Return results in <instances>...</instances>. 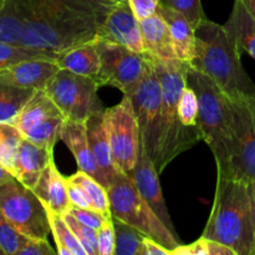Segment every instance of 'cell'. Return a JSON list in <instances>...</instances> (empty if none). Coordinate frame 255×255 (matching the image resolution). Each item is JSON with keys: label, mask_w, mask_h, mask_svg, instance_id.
I'll use <instances>...</instances> for the list:
<instances>
[{"label": "cell", "mask_w": 255, "mask_h": 255, "mask_svg": "<svg viewBox=\"0 0 255 255\" xmlns=\"http://www.w3.org/2000/svg\"><path fill=\"white\" fill-rule=\"evenodd\" d=\"M32 192L41 201L47 212L64 216L71 208L67 193V179L60 173L54 159L45 167Z\"/></svg>", "instance_id": "cell-17"}, {"label": "cell", "mask_w": 255, "mask_h": 255, "mask_svg": "<svg viewBox=\"0 0 255 255\" xmlns=\"http://www.w3.org/2000/svg\"><path fill=\"white\" fill-rule=\"evenodd\" d=\"M158 12L169 26L176 57L181 61L192 62L196 56V27L181 12L159 4Z\"/></svg>", "instance_id": "cell-19"}, {"label": "cell", "mask_w": 255, "mask_h": 255, "mask_svg": "<svg viewBox=\"0 0 255 255\" xmlns=\"http://www.w3.org/2000/svg\"><path fill=\"white\" fill-rule=\"evenodd\" d=\"M59 54L46 51V50L35 49L22 44H7L0 42V69H5L11 65L20 64L32 60H52L56 61Z\"/></svg>", "instance_id": "cell-26"}, {"label": "cell", "mask_w": 255, "mask_h": 255, "mask_svg": "<svg viewBox=\"0 0 255 255\" xmlns=\"http://www.w3.org/2000/svg\"><path fill=\"white\" fill-rule=\"evenodd\" d=\"M187 85L198 97V128L216 159L217 174L229 176L233 154L231 100L213 80L192 65L187 71Z\"/></svg>", "instance_id": "cell-5"}, {"label": "cell", "mask_w": 255, "mask_h": 255, "mask_svg": "<svg viewBox=\"0 0 255 255\" xmlns=\"http://www.w3.org/2000/svg\"><path fill=\"white\" fill-rule=\"evenodd\" d=\"M161 4L183 14L196 29L207 17L201 0H161Z\"/></svg>", "instance_id": "cell-35"}, {"label": "cell", "mask_w": 255, "mask_h": 255, "mask_svg": "<svg viewBox=\"0 0 255 255\" xmlns=\"http://www.w3.org/2000/svg\"><path fill=\"white\" fill-rule=\"evenodd\" d=\"M196 56L191 65L206 74L232 100L255 96V85L242 65V50L226 25L208 17L196 29Z\"/></svg>", "instance_id": "cell-2"}, {"label": "cell", "mask_w": 255, "mask_h": 255, "mask_svg": "<svg viewBox=\"0 0 255 255\" xmlns=\"http://www.w3.org/2000/svg\"><path fill=\"white\" fill-rule=\"evenodd\" d=\"M104 114L105 112L96 114L87 120V137H89L90 147H91L92 153L96 158L97 164H99L102 173L105 174L107 182L111 186L119 171L116 169L114 157H112L111 146H110L106 126H105Z\"/></svg>", "instance_id": "cell-21"}, {"label": "cell", "mask_w": 255, "mask_h": 255, "mask_svg": "<svg viewBox=\"0 0 255 255\" xmlns=\"http://www.w3.org/2000/svg\"><path fill=\"white\" fill-rule=\"evenodd\" d=\"M148 56L153 62L162 86L161 136L154 161V167L161 174L174 158L202 139V134L198 127L188 128L183 126L179 117V99L187 85V71L191 62Z\"/></svg>", "instance_id": "cell-4"}, {"label": "cell", "mask_w": 255, "mask_h": 255, "mask_svg": "<svg viewBox=\"0 0 255 255\" xmlns=\"http://www.w3.org/2000/svg\"><path fill=\"white\" fill-rule=\"evenodd\" d=\"M100 85L94 77L60 69L45 86V91L70 121L86 122L91 116L105 112L97 95Z\"/></svg>", "instance_id": "cell-8"}, {"label": "cell", "mask_w": 255, "mask_h": 255, "mask_svg": "<svg viewBox=\"0 0 255 255\" xmlns=\"http://www.w3.org/2000/svg\"><path fill=\"white\" fill-rule=\"evenodd\" d=\"M128 2L133 14L141 21L158 11L161 0H128Z\"/></svg>", "instance_id": "cell-38"}, {"label": "cell", "mask_w": 255, "mask_h": 255, "mask_svg": "<svg viewBox=\"0 0 255 255\" xmlns=\"http://www.w3.org/2000/svg\"><path fill=\"white\" fill-rule=\"evenodd\" d=\"M111 1H115V2H120V1H122V0H111Z\"/></svg>", "instance_id": "cell-44"}, {"label": "cell", "mask_w": 255, "mask_h": 255, "mask_svg": "<svg viewBox=\"0 0 255 255\" xmlns=\"http://www.w3.org/2000/svg\"><path fill=\"white\" fill-rule=\"evenodd\" d=\"M24 134L11 124H0V166L11 173Z\"/></svg>", "instance_id": "cell-31"}, {"label": "cell", "mask_w": 255, "mask_h": 255, "mask_svg": "<svg viewBox=\"0 0 255 255\" xmlns=\"http://www.w3.org/2000/svg\"><path fill=\"white\" fill-rule=\"evenodd\" d=\"M64 219L67 226L72 229L76 238L86 251L87 255H99V243H97V231L92 229L91 227L86 226L80 222L76 217L70 212L64 214Z\"/></svg>", "instance_id": "cell-33"}, {"label": "cell", "mask_w": 255, "mask_h": 255, "mask_svg": "<svg viewBox=\"0 0 255 255\" xmlns=\"http://www.w3.org/2000/svg\"><path fill=\"white\" fill-rule=\"evenodd\" d=\"M231 100L233 154L229 176L255 179V96Z\"/></svg>", "instance_id": "cell-12"}, {"label": "cell", "mask_w": 255, "mask_h": 255, "mask_svg": "<svg viewBox=\"0 0 255 255\" xmlns=\"http://www.w3.org/2000/svg\"><path fill=\"white\" fill-rule=\"evenodd\" d=\"M141 27L146 54L159 60L177 59L169 26L158 11L141 20Z\"/></svg>", "instance_id": "cell-20"}, {"label": "cell", "mask_w": 255, "mask_h": 255, "mask_svg": "<svg viewBox=\"0 0 255 255\" xmlns=\"http://www.w3.org/2000/svg\"><path fill=\"white\" fill-rule=\"evenodd\" d=\"M60 139L72 152L79 169L86 172L87 174L94 177L97 182H100L105 188L109 189L110 183L97 164L96 158L90 147L86 122L65 120L61 133H60Z\"/></svg>", "instance_id": "cell-15"}, {"label": "cell", "mask_w": 255, "mask_h": 255, "mask_svg": "<svg viewBox=\"0 0 255 255\" xmlns=\"http://www.w3.org/2000/svg\"><path fill=\"white\" fill-rule=\"evenodd\" d=\"M242 1L244 2V5H246L247 9L251 11V14L253 15L254 19H255V0H242Z\"/></svg>", "instance_id": "cell-43"}, {"label": "cell", "mask_w": 255, "mask_h": 255, "mask_svg": "<svg viewBox=\"0 0 255 255\" xmlns=\"http://www.w3.org/2000/svg\"><path fill=\"white\" fill-rule=\"evenodd\" d=\"M67 179V178H66ZM67 193H69V199L71 207H77V208H91V199L86 194V192L79 187L77 184L67 181Z\"/></svg>", "instance_id": "cell-40"}, {"label": "cell", "mask_w": 255, "mask_h": 255, "mask_svg": "<svg viewBox=\"0 0 255 255\" xmlns=\"http://www.w3.org/2000/svg\"><path fill=\"white\" fill-rule=\"evenodd\" d=\"M132 181L136 184L137 189L143 197L144 201L151 206L154 213L161 218V221L173 232L177 234L176 229H174L173 223H172L171 216L167 209L166 202H164L163 193H162L161 183H159L158 176L159 173L157 172L156 167H154L153 162L149 158L148 153H147L146 148H144L143 142L141 141V146H139V153L138 159L136 162V166L128 173ZM178 236V234H177Z\"/></svg>", "instance_id": "cell-14"}, {"label": "cell", "mask_w": 255, "mask_h": 255, "mask_svg": "<svg viewBox=\"0 0 255 255\" xmlns=\"http://www.w3.org/2000/svg\"><path fill=\"white\" fill-rule=\"evenodd\" d=\"M52 117H64L62 112L56 106L51 97L46 94L45 90H36L34 92L29 101L26 102L21 111L15 116L11 121L17 129H20L21 133H24L26 129L44 120L52 119Z\"/></svg>", "instance_id": "cell-23"}, {"label": "cell", "mask_w": 255, "mask_h": 255, "mask_svg": "<svg viewBox=\"0 0 255 255\" xmlns=\"http://www.w3.org/2000/svg\"><path fill=\"white\" fill-rule=\"evenodd\" d=\"M30 237L15 228L0 214V249L4 255H19Z\"/></svg>", "instance_id": "cell-32"}, {"label": "cell", "mask_w": 255, "mask_h": 255, "mask_svg": "<svg viewBox=\"0 0 255 255\" xmlns=\"http://www.w3.org/2000/svg\"><path fill=\"white\" fill-rule=\"evenodd\" d=\"M65 117H52L34 125L24 132V137L40 147L54 149L55 143L60 139Z\"/></svg>", "instance_id": "cell-30"}, {"label": "cell", "mask_w": 255, "mask_h": 255, "mask_svg": "<svg viewBox=\"0 0 255 255\" xmlns=\"http://www.w3.org/2000/svg\"><path fill=\"white\" fill-rule=\"evenodd\" d=\"M224 25L242 52H247L255 61V19L242 0H234L231 16Z\"/></svg>", "instance_id": "cell-24"}, {"label": "cell", "mask_w": 255, "mask_h": 255, "mask_svg": "<svg viewBox=\"0 0 255 255\" xmlns=\"http://www.w3.org/2000/svg\"><path fill=\"white\" fill-rule=\"evenodd\" d=\"M0 214L30 238L47 239L51 227L49 212L32 189L0 166Z\"/></svg>", "instance_id": "cell-7"}, {"label": "cell", "mask_w": 255, "mask_h": 255, "mask_svg": "<svg viewBox=\"0 0 255 255\" xmlns=\"http://www.w3.org/2000/svg\"><path fill=\"white\" fill-rule=\"evenodd\" d=\"M69 212L74 214L80 222H82V223L86 224V226L91 227L95 231H99L102 227V224H104V222L106 221L107 217H110L91 208H77V207H71V208L69 209Z\"/></svg>", "instance_id": "cell-37"}, {"label": "cell", "mask_w": 255, "mask_h": 255, "mask_svg": "<svg viewBox=\"0 0 255 255\" xmlns=\"http://www.w3.org/2000/svg\"><path fill=\"white\" fill-rule=\"evenodd\" d=\"M56 62L60 69L96 79L101 67V56L96 39L60 52Z\"/></svg>", "instance_id": "cell-22"}, {"label": "cell", "mask_w": 255, "mask_h": 255, "mask_svg": "<svg viewBox=\"0 0 255 255\" xmlns=\"http://www.w3.org/2000/svg\"><path fill=\"white\" fill-rule=\"evenodd\" d=\"M67 181L72 182V183L77 184L81 187L89 198L91 199L92 209L101 213L106 214V216H112L111 213V206H110V198H109V192L107 189L102 186L100 182H97L94 177L87 174L86 172L79 171L74 173L72 176L66 177Z\"/></svg>", "instance_id": "cell-28"}, {"label": "cell", "mask_w": 255, "mask_h": 255, "mask_svg": "<svg viewBox=\"0 0 255 255\" xmlns=\"http://www.w3.org/2000/svg\"><path fill=\"white\" fill-rule=\"evenodd\" d=\"M96 41L101 67L95 80L100 87H116L127 96L133 91L146 71L147 55L134 52L109 40L96 37Z\"/></svg>", "instance_id": "cell-11"}, {"label": "cell", "mask_w": 255, "mask_h": 255, "mask_svg": "<svg viewBox=\"0 0 255 255\" xmlns=\"http://www.w3.org/2000/svg\"><path fill=\"white\" fill-rule=\"evenodd\" d=\"M52 154L54 149L37 146L24 137L11 174L24 186L32 189L45 167L54 159Z\"/></svg>", "instance_id": "cell-18"}, {"label": "cell", "mask_w": 255, "mask_h": 255, "mask_svg": "<svg viewBox=\"0 0 255 255\" xmlns=\"http://www.w3.org/2000/svg\"><path fill=\"white\" fill-rule=\"evenodd\" d=\"M107 192L115 219L138 229L144 236L153 238L169 251L182 246L179 237L154 213L128 174L119 172Z\"/></svg>", "instance_id": "cell-6"}, {"label": "cell", "mask_w": 255, "mask_h": 255, "mask_svg": "<svg viewBox=\"0 0 255 255\" xmlns=\"http://www.w3.org/2000/svg\"><path fill=\"white\" fill-rule=\"evenodd\" d=\"M50 227L54 241L57 247L59 255H87L86 251L74 234L72 229L67 226L64 217L49 212Z\"/></svg>", "instance_id": "cell-27"}, {"label": "cell", "mask_w": 255, "mask_h": 255, "mask_svg": "<svg viewBox=\"0 0 255 255\" xmlns=\"http://www.w3.org/2000/svg\"><path fill=\"white\" fill-rule=\"evenodd\" d=\"M249 193H251L252 213H253V223H254V233H255V179L249 182ZM254 255H255V239H254Z\"/></svg>", "instance_id": "cell-42"}, {"label": "cell", "mask_w": 255, "mask_h": 255, "mask_svg": "<svg viewBox=\"0 0 255 255\" xmlns=\"http://www.w3.org/2000/svg\"><path fill=\"white\" fill-rule=\"evenodd\" d=\"M144 255H172V251L149 237H144Z\"/></svg>", "instance_id": "cell-41"}, {"label": "cell", "mask_w": 255, "mask_h": 255, "mask_svg": "<svg viewBox=\"0 0 255 255\" xmlns=\"http://www.w3.org/2000/svg\"><path fill=\"white\" fill-rule=\"evenodd\" d=\"M147 55V54H146ZM125 96V95H124ZM132 100L139 126L141 141L152 162L156 161L161 136L162 86L154 65L147 55V67L133 91L127 95Z\"/></svg>", "instance_id": "cell-9"}, {"label": "cell", "mask_w": 255, "mask_h": 255, "mask_svg": "<svg viewBox=\"0 0 255 255\" xmlns=\"http://www.w3.org/2000/svg\"><path fill=\"white\" fill-rule=\"evenodd\" d=\"M202 237L219 242L237 255H254V223L249 183L217 174L216 194Z\"/></svg>", "instance_id": "cell-3"}, {"label": "cell", "mask_w": 255, "mask_h": 255, "mask_svg": "<svg viewBox=\"0 0 255 255\" xmlns=\"http://www.w3.org/2000/svg\"><path fill=\"white\" fill-rule=\"evenodd\" d=\"M57 254V251L50 247L47 239H35L30 238L25 244L24 248L20 251L19 255H51Z\"/></svg>", "instance_id": "cell-39"}, {"label": "cell", "mask_w": 255, "mask_h": 255, "mask_svg": "<svg viewBox=\"0 0 255 255\" xmlns=\"http://www.w3.org/2000/svg\"><path fill=\"white\" fill-rule=\"evenodd\" d=\"M198 97L196 91L186 85L179 99V117L183 126L188 128L198 127Z\"/></svg>", "instance_id": "cell-34"}, {"label": "cell", "mask_w": 255, "mask_h": 255, "mask_svg": "<svg viewBox=\"0 0 255 255\" xmlns=\"http://www.w3.org/2000/svg\"><path fill=\"white\" fill-rule=\"evenodd\" d=\"M60 70L52 60H32L0 69V84L24 89L44 90L47 82Z\"/></svg>", "instance_id": "cell-16"}, {"label": "cell", "mask_w": 255, "mask_h": 255, "mask_svg": "<svg viewBox=\"0 0 255 255\" xmlns=\"http://www.w3.org/2000/svg\"><path fill=\"white\" fill-rule=\"evenodd\" d=\"M104 119L116 169L128 174L136 166L141 146V133L132 100L124 96L116 106L105 110Z\"/></svg>", "instance_id": "cell-10"}, {"label": "cell", "mask_w": 255, "mask_h": 255, "mask_svg": "<svg viewBox=\"0 0 255 255\" xmlns=\"http://www.w3.org/2000/svg\"><path fill=\"white\" fill-rule=\"evenodd\" d=\"M114 223L116 231L115 255H144V237L147 236L115 218Z\"/></svg>", "instance_id": "cell-29"}, {"label": "cell", "mask_w": 255, "mask_h": 255, "mask_svg": "<svg viewBox=\"0 0 255 255\" xmlns=\"http://www.w3.org/2000/svg\"><path fill=\"white\" fill-rule=\"evenodd\" d=\"M36 90L0 84V124H11Z\"/></svg>", "instance_id": "cell-25"}, {"label": "cell", "mask_w": 255, "mask_h": 255, "mask_svg": "<svg viewBox=\"0 0 255 255\" xmlns=\"http://www.w3.org/2000/svg\"><path fill=\"white\" fill-rule=\"evenodd\" d=\"M25 29L20 44L60 52L96 39L116 4L111 0H19Z\"/></svg>", "instance_id": "cell-1"}, {"label": "cell", "mask_w": 255, "mask_h": 255, "mask_svg": "<svg viewBox=\"0 0 255 255\" xmlns=\"http://www.w3.org/2000/svg\"><path fill=\"white\" fill-rule=\"evenodd\" d=\"M99 255H115L116 251V231L114 217H107L101 228L97 231Z\"/></svg>", "instance_id": "cell-36"}, {"label": "cell", "mask_w": 255, "mask_h": 255, "mask_svg": "<svg viewBox=\"0 0 255 255\" xmlns=\"http://www.w3.org/2000/svg\"><path fill=\"white\" fill-rule=\"evenodd\" d=\"M96 37L116 42L138 54H146L141 21L132 11L128 0L114 5Z\"/></svg>", "instance_id": "cell-13"}]
</instances>
